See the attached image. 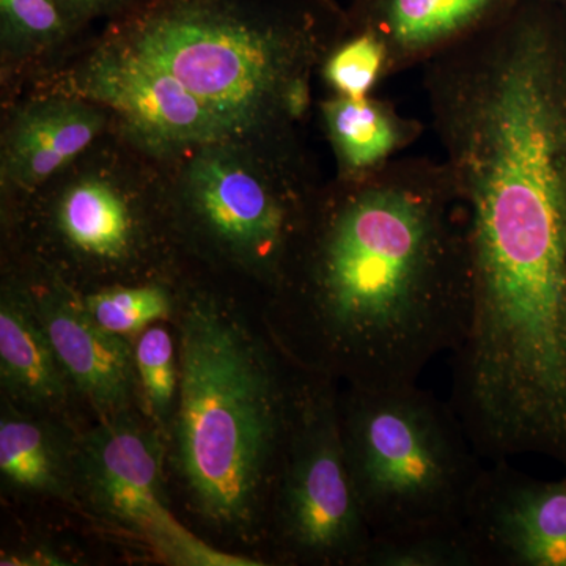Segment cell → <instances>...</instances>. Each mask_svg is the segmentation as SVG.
I'll return each mask as SVG.
<instances>
[{
	"label": "cell",
	"instance_id": "5",
	"mask_svg": "<svg viewBox=\"0 0 566 566\" xmlns=\"http://www.w3.org/2000/svg\"><path fill=\"white\" fill-rule=\"evenodd\" d=\"M357 501L374 538L463 526L480 474L453 406L419 385L360 389L338 398Z\"/></svg>",
	"mask_w": 566,
	"mask_h": 566
},
{
	"label": "cell",
	"instance_id": "21",
	"mask_svg": "<svg viewBox=\"0 0 566 566\" xmlns=\"http://www.w3.org/2000/svg\"><path fill=\"white\" fill-rule=\"evenodd\" d=\"M142 0H57L69 17L93 28L96 21L111 22L136 9Z\"/></svg>",
	"mask_w": 566,
	"mask_h": 566
},
{
	"label": "cell",
	"instance_id": "15",
	"mask_svg": "<svg viewBox=\"0 0 566 566\" xmlns=\"http://www.w3.org/2000/svg\"><path fill=\"white\" fill-rule=\"evenodd\" d=\"M324 136L329 142L338 178H357L381 169L411 147L422 125L400 114L392 104L327 95L318 103Z\"/></svg>",
	"mask_w": 566,
	"mask_h": 566
},
{
	"label": "cell",
	"instance_id": "9",
	"mask_svg": "<svg viewBox=\"0 0 566 566\" xmlns=\"http://www.w3.org/2000/svg\"><path fill=\"white\" fill-rule=\"evenodd\" d=\"M115 128L104 104L32 88L0 106V211L9 216Z\"/></svg>",
	"mask_w": 566,
	"mask_h": 566
},
{
	"label": "cell",
	"instance_id": "16",
	"mask_svg": "<svg viewBox=\"0 0 566 566\" xmlns=\"http://www.w3.org/2000/svg\"><path fill=\"white\" fill-rule=\"evenodd\" d=\"M74 452L76 447L43 420L21 415L0 420V471L18 490L69 495L76 485Z\"/></svg>",
	"mask_w": 566,
	"mask_h": 566
},
{
	"label": "cell",
	"instance_id": "2",
	"mask_svg": "<svg viewBox=\"0 0 566 566\" xmlns=\"http://www.w3.org/2000/svg\"><path fill=\"white\" fill-rule=\"evenodd\" d=\"M337 0H142L39 87L104 104L115 129L167 159L212 142L301 133Z\"/></svg>",
	"mask_w": 566,
	"mask_h": 566
},
{
	"label": "cell",
	"instance_id": "10",
	"mask_svg": "<svg viewBox=\"0 0 566 566\" xmlns=\"http://www.w3.org/2000/svg\"><path fill=\"white\" fill-rule=\"evenodd\" d=\"M463 527L476 566H566V474L542 480L510 460L491 461Z\"/></svg>",
	"mask_w": 566,
	"mask_h": 566
},
{
	"label": "cell",
	"instance_id": "7",
	"mask_svg": "<svg viewBox=\"0 0 566 566\" xmlns=\"http://www.w3.org/2000/svg\"><path fill=\"white\" fill-rule=\"evenodd\" d=\"M329 379L304 381L275 495L283 551L296 560L364 566L371 535L357 501Z\"/></svg>",
	"mask_w": 566,
	"mask_h": 566
},
{
	"label": "cell",
	"instance_id": "17",
	"mask_svg": "<svg viewBox=\"0 0 566 566\" xmlns=\"http://www.w3.org/2000/svg\"><path fill=\"white\" fill-rule=\"evenodd\" d=\"M82 303L99 326L125 337L172 314L174 290L159 279L112 283L82 294Z\"/></svg>",
	"mask_w": 566,
	"mask_h": 566
},
{
	"label": "cell",
	"instance_id": "4",
	"mask_svg": "<svg viewBox=\"0 0 566 566\" xmlns=\"http://www.w3.org/2000/svg\"><path fill=\"white\" fill-rule=\"evenodd\" d=\"M163 161L182 251L277 293L327 181L303 134L212 142Z\"/></svg>",
	"mask_w": 566,
	"mask_h": 566
},
{
	"label": "cell",
	"instance_id": "8",
	"mask_svg": "<svg viewBox=\"0 0 566 566\" xmlns=\"http://www.w3.org/2000/svg\"><path fill=\"white\" fill-rule=\"evenodd\" d=\"M74 476L99 516L144 536L177 564L255 565L211 549L175 520L164 497L161 441L126 411L106 416L81 439Z\"/></svg>",
	"mask_w": 566,
	"mask_h": 566
},
{
	"label": "cell",
	"instance_id": "14",
	"mask_svg": "<svg viewBox=\"0 0 566 566\" xmlns=\"http://www.w3.org/2000/svg\"><path fill=\"white\" fill-rule=\"evenodd\" d=\"M0 378L10 397L25 405L46 408L66 397L70 379L35 314L25 271L10 274L2 286Z\"/></svg>",
	"mask_w": 566,
	"mask_h": 566
},
{
	"label": "cell",
	"instance_id": "11",
	"mask_svg": "<svg viewBox=\"0 0 566 566\" xmlns=\"http://www.w3.org/2000/svg\"><path fill=\"white\" fill-rule=\"evenodd\" d=\"M33 308L63 370L104 416L125 411L137 381L134 352L88 314L80 290L57 274L25 268Z\"/></svg>",
	"mask_w": 566,
	"mask_h": 566
},
{
	"label": "cell",
	"instance_id": "6",
	"mask_svg": "<svg viewBox=\"0 0 566 566\" xmlns=\"http://www.w3.org/2000/svg\"><path fill=\"white\" fill-rule=\"evenodd\" d=\"M2 221L28 229L31 266L63 281L134 274L167 243L181 249L166 163L115 128Z\"/></svg>",
	"mask_w": 566,
	"mask_h": 566
},
{
	"label": "cell",
	"instance_id": "20",
	"mask_svg": "<svg viewBox=\"0 0 566 566\" xmlns=\"http://www.w3.org/2000/svg\"><path fill=\"white\" fill-rule=\"evenodd\" d=\"M134 363L151 411L158 419L166 420L180 385L170 334L164 327H148L134 348Z\"/></svg>",
	"mask_w": 566,
	"mask_h": 566
},
{
	"label": "cell",
	"instance_id": "3",
	"mask_svg": "<svg viewBox=\"0 0 566 566\" xmlns=\"http://www.w3.org/2000/svg\"><path fill=\"white\" fill-rule=\"evenodd\" d=\"M303 382L210 290H189L175 417L178 469L192 504L221 528L251 527L281 472Z\"/></svg>",
	"mask_w": 566,
	"mask_h": 566
},
{
	"label": "cell",
	"instance_id": "22",
	"mask_svg": "<svg viewBox=\"0 0 566 566\" xmlns=\"http://www.w3.org/2000/svg\"><path fill=\"white\" fill-rule=\"evenodd\" d=\"M549 2H553L554 6H557L558 9L564 10L566 13V0H549Z\"/></svg>",
	"mask_w": 566,
	"mask_h": 566
},
{
	"label": "cell",
	"instance_id": "18",
	"mask_svg": "<svg viewBox=\"0 0 566 566\" xmlns=\"http://www.w3.org/2000/svg\"><path fill=\"white\" fill-rule=\"evenodd\" d=\"M390 76L385 44L368 32H348L327 52L318 77L329 95L363 99Z\"/></svg>",
	"mask_w": 566,
	"mask_h": 566
},
{
	"label": "cell",
	"instance_id": "1",
	"mask_svg": "<svg viewBox=\"0 0 566 566\" xmlns=\"http://www.w3.org/2000/svg\"><path fill=\"white\" fill-rule=\"evenodd\" d=\"M277 293L303 318L322 374L360 389L417 385L455 352L471 314L464 212L442 163L398 156L327 180Z\"/></svg>",
	"mask_w": 566,
	"mask_h": 566
},
{
	"label": "cell",
	"instance_id": "19",
	"mask_svg": "<svg viewBox=\"0 0 566 566\" xmlns=\"http://www.w3.org/2000/svg\"><path fill=\"white\" fill-rule=\"evenodd\" d=\"M364 566H476L463 526L376 536Z\"/></svg>",
	"mask_w": 566,
	"mask_h": 566
},
{
	"label": "cell",
	"instance_id": "12",
	"mask_svg": "<svg viewBox=\"0 0 566 566\" xmlns=\"http://www.w3.org/2000/svg\"><path fill=\"white\" fill-rule=\"evenodd\" d=\"M526 0H352L348 32H368L385 44L392 74L424 66L497 24ZM346 32V33H348Z\"/></svg>",
	"mask_w": 566,
	"mask_h": 566
},
{
	"label": "cell",
	"instance_id": "13",
	"mask_svg": "<svg viewBox=\"0 0 566 566\" xmlns=\"http://www.w3.org/2000/svg\"><path fill=\"white\" fill-rule=\"evenodd\" d=\"M93 33L57 0H0V106L59 73Z\"/></svg>",
	"mask_w": 566,
	"mask_h": 566
}]
</instances>
